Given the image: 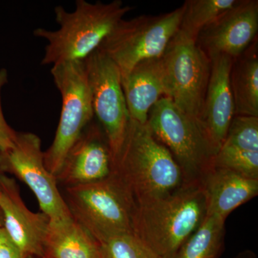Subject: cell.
Returning <instances> with one entry per match:
<instances>
[{
  "mask_svg": "<svg viewBox=\"0 0 258 258\" xmlns=\"http://www.w3.org/2000/svg\"><path fill=\"white\" fill-rule=\"evenodd\" d=\"M206 215L201 181L183 183L165 196L134 204L133 234L161 258H172Z\"/></svg>",
  "mask_w": 258,
  "mask_h": 258,
  "instance_id": "obj_1",
  "label": "cell"
},
{
  "mask_svg": "<svg viewBox=\"0 0 258 258\" xmlns=\"http://www.w3.org/2000/svg\"><path fill=\"white\" fill-rule=\"evenodd\" d=\"M133 8L120 0L108 3L77 0L74 11L56 7L58 30L37 28L35 37L46 40L42 66L84 60L99 47L102 42Z\"/></svg>",
  "mask_w": 258,
  "mask_h": 258,
  "instance_id": "obj_2",
  "label": "cell"
},
{
  "mask_svg": "<svg viewBox=\"0 0 258 258\" xmlns=\"http://www.w3.org/2000/svg\"><path fill=\"white\" fill-rule=\"evenodd\" d=\"M112 171L125 185L134 204L165 196L184 182L181 169L167 148L147 123L131 118Z\"/></svg>",
  "mask_w": 258,
  "mask_h": 258,
  "instance_id": "obj_3",
  "label": "cell"
},
{
  "mask_svg": "<svg viewBox=\"0 0 258 258\" xmlns=\"http://www.w3.org/2000/svg\"><path fill=\"white\" fill-rule=\"evenodd\" d=\"M66 198L74 220L98 244L115 236L133 234L134 200L113 171L106 179L67 187Z\"/></svg>",
  "mask_w": 258,
  "mask_h": 258,
  "instance_id": "obj_4",
  "label": "cell"
},
{
  "mask_svg": "<svg viewBox=\"0 0 258 258\" xmlns=\"http://www.w3.org/2000/svg\"><path fill=\"white\" fill-rule=\"evenodd\" d=\"M147 124L174 158L183 183L201 181L212 167L215 154L198 120L186 114L167 97L151 108Z\"/></svg>",
  "mask_w": 258,
  "mask_h": 258,
  "instance_id": "obj_5",
  "label": "cell"
},
{
  "mask_svg": "<svg viewBox=\"0 0 258 258\" xmlns=\"http://www.w3.org/2000/svg\"><path fill=\"white\" fill-rule=\"evenodd\" d=\"M184 5L160 15H141L122 20L98 50L119 69L121 79L142 61L158 58L179 31Z\"/></svg>",
  "mask_w": 258,
  "mask_h": 258,
  "instance_id": "obj_6",
  "label": "cell"
},
{
  "mask_svg": "<svg viewBox=\"0 0 258 258\" xmlns=\"http://www.w3.org/2000/svg\"><path fill=\"white\" fill-rule=\"evenodd\" d=\"M50 74L60 93L62 108L55 138L44 152V160L47 170L57 177L70 149L94 113L84 60L55 64Z\"/></svg>",
  "mask_w": 258,
  "mask_h": 258,
  "instance_id": "obj_7",
  "label": "cell"
},
{
  "mask_svg": "<svg viewBox=\"0 0 258 258\" xmlns=\"http://www.w3.org/2000/svg\"><path fill=\"white\" fill-rule=\"evenodd\" d=\"M161 59L167 82L166 97L181 111L200 122L211 74V60L196 41L178 33Z\"/></svg>",
  "mask_w": 258,
  "mask_h": 258,
  "instance_id": "obj_8",
  "label": "cell"
},
{
  "mask_svg": "<svg viewBox=\"0 0 258 258\" xmlns=\"http://www.w3.org/2000/svg\"><path fill=\"white\" fill-rule=\"evenodd\" d=\"M0 171L28 185L50 221L72 217L57 188V179L45 166L41 140L36 134L18 132L13 147L0 152Z\"/></svg>",
  "mask_w": 258,
  "mask_h": 258,
  "instance_id": "obj_9",
  "label": "cell"
},
{
  "mask_svg": "<svg viewBox=\"0 0 258 258\" xmlns=\"http://www.w3.org/2000/svg\"><path fill=\"white\" fill-rule=\"evenodd\" d=\"M94 116L106 134L113 161L124 140L130 116L119 69L97 49L84 60Z\"/></svg>",
  "mask_w": 258,
  "mask_h": 258,
  "instance_id": "obj_10",
  "label": "cell"
},
{
  "mask_svg": "<svg viewBox=\"0 0 258 258\" xmlns=\"http://www.w3.org/2000/svg\"><path fill=\"white\" fill-rule=\"evenodd\" d=\"M257 0H240L202 30L196 42L210 60L222 55L235 60L257 38Z\"/></svg>",
  "mask_w": 258,
  "mask_h": 258,
  "instance_id": "obj_11",
  "label": "cell"
},
{
  "mask_svg": "<svg viewBox=\"0 0 258 258\" xmlns=\"http://www.w3.org/2000/svg\"><path fill=\"white\" fill-rule=\"evenodd\" d=\"M0 210L3 227L25 255L45 258L50 220L43 212L30 211L14 180L0 174Z\"/></svg>",
  "mask_w": 258,
  "mask_h": 258,
  "instance_id": "obj_12",
  "label": "cell"
},
{
  "mask_svg": "<svg viewBox=\"0 0 258 258\" xmlns=\"http://www.w3.org/2000/svg\"><path fill=\"white\" fill-rule=\"evenodd\" d=\"M112 169L113 158L106 134L93 120L70 149L56 178L69 187L106 179Z\"/></svg>",
  "mask_w": 258,
  "mask_h": 258,
  "instance_id": "obj_13",
  "label": "cell"
},
{
  "mask_svg": "<svg viewBox=\"0 0 258 258\" xmlns=\"http://www.w3.org/2000/svg\"><path fill=\"white\" fill-rule=\"evenodd\" d=\"M233 59L217 56L211 59V74L200 118V123L216 154L225 142L235 116L230 75Z\"/></svg>",
  "mask_w": 258,
  "mask_h": 258,
  "instance_id": "obj_14",
  "label": "cell"
},
{
  "mask_svg": "<svg viewBox=\"0 0 258 258\" xmlns=\"http://www.w3.org/2000/svg\"><path fill=\"white\" fill-rule=\"evenodd\" d=\"M131 119L146 124L151 108L167 96V82L161 57L142 61L121 79Z\"/></svg>",
  "mask_w": 258,
  "mask_h": 258,
  "instance_id": "obj_15",
  "label": "cell"
},
{
  "mask_svg": "<svg viewBox=\"0 0 258 258\" xmlns=\"http://www.w3.org/2000/svg\"><path fill=\"white\" fill-rule=\"evenodd\" d=\"M207 215L226 220L231 212L258 195V179L224 168L212 166L202 180Z\"/></svg>",
  "mask_w": 258,
  "mask_h": 258,
  "instance_id": "obj_16",
  "label": "cell"
},
{
  "mask_svg": "<svg viewBox=\"0 0 258 258\" xmlns=\"http://www.w3.org/2000/svg\"><path fill=\"white\" fill-rule=\"evenodd\" d=\"M98 244L74 217L50 221L45 258H98Z\"/></svg>",
  "mask_w": 258,
  "mask_h": 258,
  "instance_id": "obj_17",
  "label": "cell"
},
{
  "mask_svg": "<svg viewBox=\"0 0 258 258\" xmlns=\"http://www.w3.org/2000/svg\"><path fill=\"white\" fill-rule=\"evenodd\" d=\"M230 83L235 115L258 117L257 38L234 60Z\"/></svg>",
  "mask_w": 258,
  "mask_h": 258,
  "instance_id": "obj_18",
  "label": "cell"
},
{
  "mask_svg": "<svg viewBox=\"0 0 258 258\" xmlns=\"http://www.w3.org/2000/svg\"><path fill=\"white\" fill-rule=\"evenodd\" d=\"M225 223L216 217H205L172 258H219L225 242Z\"/></svg>",
  "mask_w": 258,
  "mask_h": 258,
  "instance_id": "obj_19",
  "label": "cell"
},
{
  "mask_svg": "<svg viewBox=\"0 0 258 258\" xmlns=\"http://www.w3.org/2000/svg\"><path fill=\"white\" fill-rule=\"evenodd\" d=\"M239 3L240 0H187L177 33L197 42L202 30Z\"/></svg>",
  "mask_w": 258,
  "mask_h": 258,
  "instance_id": "obj_20",
  "label": "cell"
},
{
  "mask_svg": "<svg viewBox=\"0 0 258 258\" xmlns=\"http://www.w3.org/2000/svg\"><path fill=\"white\" fill-rule=\"evenodd\" d=\"M98 248L101 258H161L134 234L115 236Z\"/></svg>",
  "mask_w": 258,
  "mask_h": 258,
  "instance_id": "obj_21",
  "label": "cell"
},
{
  "mask_svg": "<svg viewBox=\"0 0 258 258\" xmlns=\"http://www.w3.org/2000/svg\"><path fill=\"white\" fill-rule=\"evenodd\" d=\"M212 166L224 168L246 177L258 179V152H248L222 145L214 157Z\"/></svg>",
  "mask_w": 258,
  "mask_h": 258,
  "instance_id": "obj_22",
  "label": "cell"
},
{
  "mask_svg": "<svg viewBox=\"0 0 258 258\" xmlns=\"http://www.w3.org/2000/svg\"><path fill=\"white\" fill-rule=\"evenodd\" d=\"M222 145L258 152V117L235 115Z\"/></svg>",
  "mask_w": 258,
  "mask_h": 258,
  "instance_id": "obj_23",
  "label": "cell"
},
{
  "mask_svg": "<svg viewBox=\"0 0 258 258\" xmlns=\"http://www.w3.org/2000/svg\"><path fill=\"white\" fill-rule=\"evenodd\" d=\"M8 82V73L6 69H0V152L11 149L14 146L18 132L12 128L5 120L2 108V89Z\"/></svg>",
  "mask_w": 258,
  "mask_h": 258,
  "instance_id": "obj_24",
  "label": "cell"
},
{
  "mask_svg": "<svg viewBox=\"0 0 258 258\" xmlns=\"http://www.w3.org/2000/svg\"><path fill=\"white\" fill-rule=\"evenodd\" d=\"M10 239L4 227H0V258H27Z\"/></svg>",
  "mask_w": 258,
  "mask_h": 258,
  "instance_id": "obj_25",
  "label": "cell"
},
{
  "mask_svg": "<svg viewBox=\"0 0 258 258\" xmlns=\"http://www.w3.org/2000/svg\"><path fill=\"white\" fill-rule=\"evenodd\" d=\"M234 258H257L255 253L251 250H244L240 252Z\"/></svg>",
  "mask_w": 258,
  "mask_h": 258,
  "instance_id": "obj_26",
  "label": "cell"
},
{
  "mask_svg": "<svg viewBox=\"0 0 258 258\" xmlns=\"http://www.w3.org/2000/svg\"><path fill=\"white\" fill-rule=\"evenodd\" d=\"M3 227V216L1 210H0V227Z\"/></svg>",
  "mask_w": 258,
  "mask_h": 258,
  "instance_id": "obj_27",
  "label": "cell"
},
{
  "mask_svg": "<svg viewBox=\"0 0 258 258\" xmlns=\"http://www.w3.org/2000/svg\"><path fill=\"white\" fill-rule=\"evenodd\" d=\"M27 258H37V257H33V256H28V257H27Z\"/></svg>",
  "mask_w": 258,
  "mask_h": 258,
  "instance_id": "obj_28",
  "label": "cell"
},
{
  "mask_svg": "<svg viewBox=\"0 0 258 258\" xmlns=\"http://www.w3.org/2000/svg\"><path fill=\"white\" fill-rule=\"evenodd\" d=\"M98 258H101V255H100V253H99V254H98Z\"/></svg>",
  "mask_w": 258,
  "mask_h": 258,
  "instance_id": "obj_29",
  "label": "cell"
}]
</instances>
